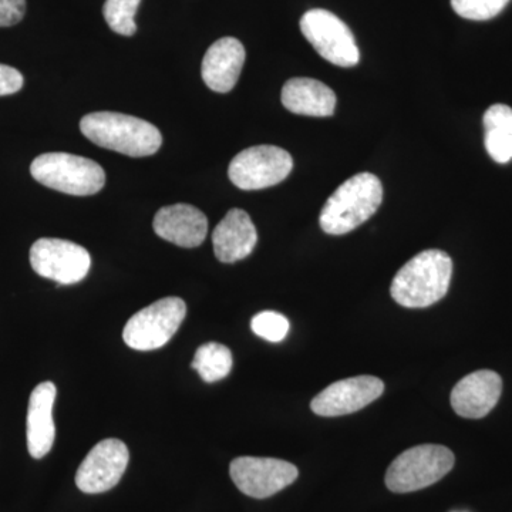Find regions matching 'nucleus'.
<instances>
[{
    "label": "nucleus",
    "mask_w": 512,
    "mask_h": 512,
    "mask_svg": "<svg viewBox=\"0 0 512 512\" xmlns=\"http://www.w3.org/2000/svg\"><path fill=\"white\" fill-rule=\"evenodd\" d=\"M451 275L453 261L450 256L440 249H427L397 272L390 293L404 308H429L447 295Z\"/></svg>",
    "instance_id": "nucleus-1"
},
{
    "label": "nucleus",
    "mask_w": 512,
    "mask_h": 512,
    "mask_svg": "<svg viewBox=\"0 0 512 512\" xmlns=\"http://www.w3.org/2000/svg\"><path fill=\"white\" fill-rule=\"evenodd\" d=\"M192 369L197 370L207 383L220 382L231 373L232 353L221 343L210 342L200 346L192 360Z\"/></svg>",
    "instance_id": "nucleus-20"
},
{
    "label": "nucleus",
    "mask_w": 512,
    "mask_h": 512,
    "mask_svg": "<svg viewBox=\"0 0 512 512\" xmlns=\"http://www.w3.org/2000/svg\"><path fill=\"white\" fill-rule=\"evenodd\" d=\"M453 451L437 444H421L404 451L387 468V488L393 493L406 494L439 483L453 470Z\"/></svg>",
    "instance_id": "nucleus-5"
},
{
    "label": "nucleus",
    "mask_w": 512,
    "mask_h": 512,
    "mask_svg": "<svg viewBox=\"0 0 512 512\" xmlns=\"http://www.w3.org/2000/svg\"><path fill=\"white\" fill-rule=\"evenodd\" d=\"M22 73L15 67L0 64V97L9 96V94L18 93L23 87Z\"/></svg>",
    "instance_id": "nucleus-25"
},
{
    "label": "nucleus",
    "mask_w": 512,
    "mask_h": 512,
    "mask_svg": "<svg viewBox=\"0 0 512 512\" xmlns=\"http://www.w3.org/2000/svg\"><path fill=\"white\" fill-rule=\"evenodd\" d=\"M251 328L259 338L278 343L288 336L289 320L278 312H261L251 320Z\"/></svg>",
    "instance_id": "nucleus-22"
},
{
    "label": "nucleus",
    "mask_w": 512,
    "mask_h": 512,
    "mask_svg": "<svg viewBox=\"0 0 512 512\" xmlns=\"http://www.w3.org/2000/svg\"><path fill=\"white\" fill-rule=\"evenodd\" d=\"M130 453L123 441H100L87 454L76 473V485L86 494H101L120 483L126 473Z\"/></svg>",
    "instance_id": "nucleus-11"
},
{
    "label": "nucleus",
    "mask_w": 512,
    "mask_h": 512,
    "mask_svg": "<svg viewBox=\"0 0 512 512\" xmlns=\"http://www.w3.org/2000/svg\"><path fill=\"white\" fill-rule=\"evenodd\" d=\"M503 380L493 370H478L463 377L451 392V406L464 419H483L497 406Z\"/></svg>",
    "instance_id": "nucleus-13"
},
{
    "label": "nucleus",
    "mask_w": 512,
    "mask_h": 512,
    "mask_svg": "<svg viewBox=\"0 0 512 512\" xmlns=\"http://www.w3.org/2000/svg\"><path fill=\"white\" fill-rule=\"evenodd\" d=\"M25 13L26 0H0V28L18 25Z\"/></svg>",
    "instance_id": "nucleus-24"
},
{
    "label": "nucleus",
    "mask_w": 512,
    "mask_h": 512,
    "mask_svg": "<svg viewBox=\"0 0 512 512\" xmlns=\"http://www.w3.org/2000/svg\"><path fill=\"white\" fill-rule=\"evenodd\" d=\"M258 232L251 217L244 210L228 211L212 234L214 254L224 264L242 261L254 251Z\"/></svg>",
    "instance_id": "nucleus-16"
},
{
    "label": "nucleus",
    "mask_w": 512,
    "mask_h": 512,
    "mask_svg": "<svg viewBox=\"0 0 512 512\" xmlns=\"http://www.w3.org/2000/svg\"><path fill=\"white\" fill-rule=\"evenodd\" d=\"M383 201V185L376 175L360 173L330 195L320 212V227L329 235H345L365 224Z\"/></svg>",
    "instance_id": "nucleus-3"
},
{
    "label": "nucleus",
    "mask_w": 512,
    "mask_h": 512,
    "mask_svg": "<svg viewBox=\"0 0 512 512\" xmlns=\"http://www.w3.org/2000/svg\"><path fill=\"white\" fill-rule=\"evenodd\" d=\"M141 0H106L103 15L113 32L133 36L137 32L136 15Z\"/></svg>",
    "instance_id": "nucleus-21"
},
{
    "label": "nucleus",
    "mask_w": 512,
    "mask_h": 512,
    "mask_svg": "<svg viewBox=\"0 0 512 512\" xmlns=\"http://www.w3.org/2000/svg\"><path fill=\"white\" fill-rule=\"evenodd\" d=\"M30 174L37 183L63 194L87 197L103 190L106 173L90 158L69 153H47L36 157Z\"/></svg>",
    "instance_id": "nucleus-4"
},
{
    "label": "nucleus",
    "mask_w": 512,
    "mask_h": 512,
    "mask_svg": "<svg viewBox=\"0 0 512 512\" xmlns=\"http://www.w3.org/2000/svg\"><path fill=\"white\" fill-rule=\"evenodd\" d=\"M30 265L42 278L60 285H73L89 274L92 256L86 248L72 241L40 238L30 249Z\"/></svg>",
    "instance_id": "nucleus-9"
},
{
    "label": "nucleus",
    "mask_w": 512,
    "mask_h": 512,
    "mask_svg": "<svg viewBox=\"0 0 512 512\" xmlns=\"http://www.w3.org/2000/svg\"><path fill=\"white\" fill-rule=\"evenodd\" d=\"M301 30L319 56L335 66L353 67L359 63V47L352 30L329 10H308L302 16Z\"/></svg>",
    "instance_id": "nucleus-7"
},
{
    "label": "nucleus",
    "mask_w": 512,
    "mask_h": 512,
    "mask_svg": "<svg viewBox=\"0 0 512 512\" xmlns=\"http://www.w3.org/2000/svg\"><path fill=\"white\" fill-rule=\"evenodd\" d=\"M384 383L375 376H356L330 384L312 400V412L322 417L346 416L376 402Z\"/></svg>",
    "instance_id": "nucleus-12"
},
{
    "label": "nucleus",
    "mask_w": 512,
    "mask_h": 512,
    "mask_svg": "<svg viewBox=\"0 0 512 512\" xmlns=\"http://www.w3.org/2000/svg\"><path fill=\"white\" fill-rule=\"evenodd\" d=\"M187 315L181 298L168 296L131 316L124 326L123 339L128 348L150 352L163 348L177 333Z\"/></svg>",
    "instance_id": "nucleus-6"
},
{
    "label": "nucleus",
    "mask_w": 512,
    "mask_h": 512,
    "mask_svg": "<svg viewBox=\"0 0 512 512\" xmlns=\"http://www.w3.org/2000/svg\"><path fill=\"white\" fill-rule=\"evenodd\" d=\"M154 232L164 241L181 248H197L208 234L204 212L188 204L168 205L154 217Z\"/></svg>",
    "instance_id": "nucleus-14"
},
{
    "label": "nucleus",
    "mask_w": 512,
    "mask_h": 512,
    "mask_svg": "<svg viewBox=\"0 0 512 512\" xmlns=\"http://www.w3.org/2000/svg\"><path fill=\"white\" fill-rule=\"evenodd\" d=\"M57 389L52 382H43L35 387L29 399L28 450L33 458H43L55 443L56 427L53 421V406Z\"/></svg>",
    "instance_id": "nucleus-17"
},
{
    "label": "nucleus",
    "mask_w": 512,
    "mask_h": 512,
    "mask_svg": "<svg viewBox=\"0 0 512 512\" xmlns=\"http://www.w3.org/2000/svg\"><path fill=\"white\" fill-rule=\"evenodd\" d=\"M292 168L291 154L284 148L255 146L232 158L228 175L239 190L256 191L282 183Z\"/></svg>",
    "instance_id": "nucleus-8"
},
{
    "label": "nucleus",
    "mask_w": 512,
    "mask_h": 512,
    "mask_svg": "<svg viewBox=\"0 0 512 512\" xmlns=\"http://www.w3.org/2000/svg\"><path fill=\"white\" fill-rule=\"evenodd\" d=\"M229 474L241 493L264 500L295 483L299 471L278 458L238 457L232 461Z\"/></svg>",
    "instance_id": "nucleus-10"
},
{
    "label": "nucleus",
    "mask_w": 512,
    "mask_h": 512,
    "mask_svg": "<svg viewBox=\"0 0 512 512\" xmlns=\"http://www.w3.org/2000/svg\"><path fill=\"white\" fill-rule=\"evenodd\" d=\"M80 130L96 146L128 157L153 156L163 144V136L154 124L113 111L87 114L80 121Z\"/></svg>",
    "instance_id": "nucleus-2"
},
{
    "label": "nucleus",
    "mask_w": 512,
    "mask_h": 512,
    "mask_svg": "<svg viewBox=\"0 0 512 512\" xmlns=\"http://www.w3.org/2000/svg\"><path fill=\"white\" fill-rule=\"evenodd\" d=\"M510 0H451L454 12L468 20H490L500 15Z\"/></svg>",
    "instance_id": "nucleus-23"
},
{
    "label": "nucleus",
    "mask_w": 512,
    "mask_h": 512,
    "mask_svg": "<svg viewBox=\"0 0 512 512\" xmlns=\"http://www.w3.org/2000/svg\"><path fill=\"white\" fill-rule=\"evenodd\" d=\"M484 143L495 163L512 160V109L505 104H494L484 114Z\"/></svg>",
    "instance_id": "nucleus-19"
},
{
    "label": "nucleus",
    "mask_w": 512,
    "mask_h": 512,
    "mask_svg": "<svg viewBox=\"0 0 512 512\" xmlns=\"http://www.w3.org/2000/svg\"><path fill=\"white\" fill-rule=\"evenodd\" d=\"M282 104L293 114L309 117L332 116L336 94L325 83L309 77L288 80L282 89Z\"/></svg>",
    "instance_id": "nucleus-18"
},
{
    "label": "nucleus",
    "mask_w": 512,
    "mask_h": 512,
    "mask_svg": "<svg viewBox=\"0 0 512 512\" xmlns=\"http://www.w3.org/2000/svg\"><path fill=\"white\" fill-rule=\"evenodd\" d=\"M245 63V49L235 37H222L212 43L202 60L205 84L217 93H229L238 83Z\"/></svg>",
    "instance_id": "nucleus-15"
}]
</instances>
